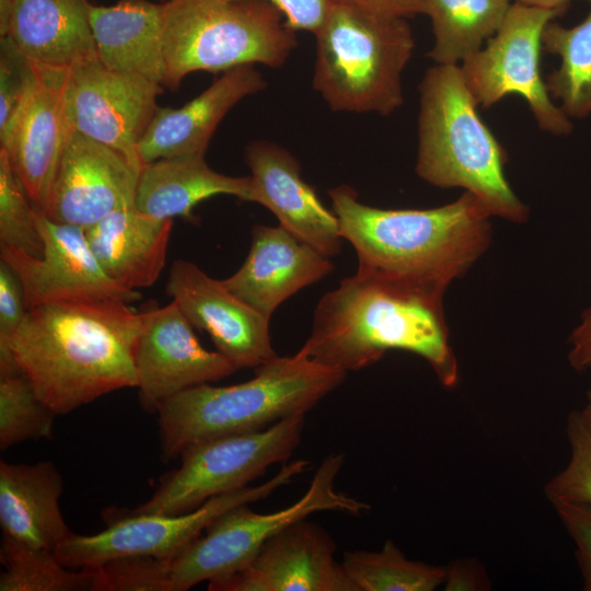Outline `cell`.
Instances as JSON below:
<instances>
[{
	"mask_svg": "<svg viewBox=\"0 0 591 591\" xmlns=\"http://www.w3.org/2000/svg\"><path fill=\"white\" fill-rule=\"evenodd\" d=\"M142 313L117 300L82 299L26 311L5 349L0 374L20 369L56 415L113 391L136 387L134 351Z\"/></svg>",
	"mask_w": 591,
	"mask_h": 591,
	"instance_id": "6da1fadb",
	"label": "cell"
},
{
	"mask_svg": "<svg viewBox=\"0 0 591 591\" xmlns=\"http://www.w3.org/2000/svg\"><path fill=\"white\" fill-rule=\"evenodd\" d=\"M445 289L357 273L325 293L298 354L345 372L360 370L397 349L418 355L445 387L459 381L443 309Z\"/></svg>",
	"mask_w": 591,
	"mask_h": 591,
	"instance_id": "7a4b0ae2",
	"label": "cell"
},
{
	"mask_svg": "<svg viewBox=\"0 0 591 591\" xmlns=\"http://www.w3.org/2000/svg\"><path fill=\"white\" fill-rule=\"evenodd\" d=\"M358 269L448 289L487 251L491 213L471 193L430 209H381L348 185L328 190Z\"/></svg>",
	"mask_w": 591,
	"mask_h": 591,
	"instance_id": "3957f363",
	"label": "cell"
},
{
	"mask_svg": "<svg viewBox=\"0 0 591 591\" xmlns=\"http://www.w3.org/2000/svg\"><path fill=\"white\" fill-rule=\"evenodd\" d=\"M343 370L300 354L278 357L255 369L246 382L201 384L178 393L158 412L162 457L172 460L209 439L259 431L306 414L346 378Z\"/></svg>",
	"mask_w": 591,
	"mask_h": 591,
	"instance_id": "277c9868",
	"label": "cell"
},
{
	"mask_svg": "<svg viewBox=\"0 0 591 591\" xmlns=\"http://www.w3.org/2000/svg\"><path fill=\"white\" fill-rule=\"evenodd\" d=\"M460 65H434L419 84L417 175L439 188H463L493 217L523 223L529 208L510 186L505 148L478 114Z\"/></svg>",
	"mask_w": 591,
	"mask_h": 591,
	"instance_id": "5b68a950",
	"label": "cell"
},
{
	"mask_svg": "<svg viewBox=\"0 0 591 591\" xmlns=\"http://www.w3.org/2000/svg\"><path fill=\"white\" fill-rule=\"evenodd\" d=\"M314 35L313 88L332 111L386 116L402 106V76L415 47L407 19L332 1Z\"/></svg>",
	"mask_w": 591,
	"mask_h": 591,
	"instance_id": "8992f818",
	"label": "cell"
},
{
	"mask_svg": "<svg viewBox=\"0 0 591 591\" xmlns=\"http://www.w3.org/2000/svg\"><path fill=\"white\" fill-rule=\"evenodd\" d=\"M163 86L176 90L195 71L285 65L298 42L268 0H171L162 3Z\"/></svg>",
	"mask_w": 591,
	"mask_h": 591,
	"instance_id": "52a82bcc",
	"label": "cell"
},
{
	"mask_svg": "<svg viewBox=\"0 0 591 591\" xmlns=\"http://www.w3.org/2000/svg\"><path fill=\"white\" fill-rule=\"evenodd\" d=\"M344 463L331 454L317 467L306 493L294 503L270 513H256L250 503L233 507L170 560L171 591H185L202 581L243 567L274 535L320 511L359 514L370 506L336 490L335 479Z\"/></svg>",
	"mask_w": 591,
	"mask_h": 591,
	"instance_id": "ba28073f",
	"label": "cell"
},
{
	"mask_svg": "<svg viewBox=\"0 0 591 591\" xmlns=\"http://www.w3.org/2000/svg\"><path fill=\"white\" fill-rule=\"evenodd\" d=\"M305 414L270 427L195 443L181 453L182 464L167 473L139 513L184 514L208 500L246 487L276 463L286 462L300 442Z\"/></svg>",
	"mask_w": 591,
	"mask_h": 591,
	"instance_id": "9c48e42d",
	"label": "cell"
},
{
	"mask_svg": "<svg viewBox=\"0 0 591 591\" xmlns=\"http://www.w3.org/2000/svg\"><path fill=\"white\" fill-rule=\"evenodd\" d=\"M309 462L297 460L283 464L268 482L215 497L199 508L176 515L139 513L134 509H107L106 529L91 534L71 533L55 551L69 568L100 567L111 559L147 555L173 559L224 511L266 498L305 472Z\"/></svg>",
	"mask_w": 591,
	"mask_h": 591,
	"instance_id": "30bf717a",
	"label": "cell"
},
{
	"mask_svg": "<svg viewBox=\"0 0 591 591\" xmlns=\"http://www.w3.org/2000/svg\"><path fill=\"white\" fill-rule=\"evenodd\" d=\"M567 9H544L514 2L485 45L461 65V71L477 105L488 108L505 96H522L538 128L554 136H568L571 119L548 93L540 71L545 26Z\"/></svg>",
	"mask_w": 591,
	"mask_h": 591,
	"instance_id": "8fae6325",
	"label": "cell"
},
{
	"mask_svg": "<svg viewBox=\"0 0 591 591\" xmlns=\"http://www.w3.org/2000/svg\"><path fill=\"white\" fill-rule=\"evenodd\" d=\"M163 85L99 61L69 69L67 115L72 131L121 153L139 172L138 147L160 107Z\"/></svg>",
	"mask_w": 591,
	"mask_h": 591,
	"instance_id": "7c38bea8",
	"label": "cell"
},
{
	"mask_svg": "<svg viewBox=\"0 0 591 591\" xmlns=\"http://www.w3.org/2000/svg\"><path fill=\"white\" fill-rule=\"evenodd\" d=\"M34 210L44 242L43 256L7 247H1L0 253L21 281L27 310L56 301L103 299L131 303L141 298L139 291L121 288L105 274L83 228L55 222Z\"/></svg>",
	"mask_w": 591,
	"mask_h": 591,
	"instance_id": "4fadbf2b",
	"label": "cell"
},
{
	"mask_svg": "<svg viewBox=\"0 0 591 591\" xmlns=\"http://www.w3.org/2000/svg\"><path fill=\"white\" fill-rule=\"evenodd\" d=\"M142 313L134 362L139 402L148 413L188 389L219 381L237 369L219 351L205 349L177 304Z\"/></svg>",
	"mask_w": 591,
	"mask_h": 591,
	"instance_id": "5bb4252c",
	"label": "cell"
},
{
	"mask_svg": "<svg viewBox=\"0 0 591 591\" xmlns=\"http://www.w3.org/2000/svg\"><path fill=\"white\" fill-rule=\"evenodd\" d=\"M69 69L33 62L30 88L0 135L2 148L32 205L44 211L71 131L67 115Z\"/></svg>",
	"mask_w": 591,
	"mask_h": 591,
	"instance_id": "9a60e30c",
	"label": "cell"
},
{
	"mask_svg": "<svg viewBox=\"0 0 591 591\" xmlns=\"http://www.w3.org/2000/svg\"><path fill=\"white\" fill-rule=\"evenodd\" d=\"M138 177L139 171L121 153L71 130L40 212L85 230L116 210L135 206Z\"/></svg>",
	"mask_w": 591,
	"mask_h": 591,
	"instance_id": "2e32d148",
	"label": "cell"
},
{
	"mask_svg": "<svg viewBox=\"0 0 591 591\" xmlns=\"http://www.w3.org/2000/svg\"><path fill=\"white\" fill-rule=\"evenodd\" d=\"M335 542L300 520L270 537L240 569L209 580V591H356L334 558Z\"/></svg>",
	"mask_w": 591,
	"mask_h": 591,
	"instance_id": "e0dca14e",
	"label": "cell"
},
{
	"mask_svg": "<svg viewBox=\"0 0 591 591\" xmlns=\"http://www.w3.org/2000/svg\"><path fill=\"white\" fill-rule=\"evenodd\" d=\"M165 290L192 326L207 332L217 351L237 370L256 369L277 356L270 341L269 320L196 264L176 259Z\"/></svg>",
	"mask_w": 591,
	"mask_h": 591,
	"instance_id": "ac0fdd59",
	"label": "cell"
},
{
	"mask_svg": "<svg viewBox=\"0 0 591 591\" xmlns=\"http://www.w3.org/2000/svg\"><path fill=\"white\" fill-rule=\"evenodd\" d=\"M252 197L269 209L279 225L326 257L343 248L339 221L302 178L298 160L285 148L265 140L245 149Z\"/></svg>",
	"mask_w": 591,
	"mask_h": 591,
	"instance_id": "d6986e66",
	"label": "cell"
},
{
	"mask_svg": "<svg viewBox=\"0 0 591 591\" xmlns=\"http://www.w3.org/2000/svg\"><path fill=\"white\" fill-rule=\"evenodd\" d=\"M334 265L281 225L255 224L243 265L224 286L266 318L299 290L322 280Z\"/></svg>",
	"mask_w": 591,
	"mask_h": 591,
	"instance_id": "ffe728a7",
	"label": "cell"
},
{
	"mask_svg": "<svg viewBox=\"0 0 591 591\" xmlns=\"http://www.w3.org/2000/svg\"><path fill=\"white\" fill-rule=\"evenodd\" d=\"M267 83L254 65L223 72L201 94L179 108L159 107L138 147L143 164L166 158L205 157L228 112Z\"/></svg>",
	"mask_w": 591,
	"mask_h": 591,
	"instance_id": "44dd1931",
	"label": "cell"
},
{
	"mask_svg": "<svg viewBox=\"0 0 591 591\" xmlns=\"http://www.w3.org/2000/svg\"><path fill=\"white\" fill-rule=\"evenodd\" d=\"M88 0H0V37L32 62L71 69L99 61Z\"/></svg>",
	"mask_w": 591,
	"mask_h": 591,
	"instance_id": "7402d4cb",
	"label": "cell"
},
{
	"mask_svg": "<svg viewBox=\"0 0 591 591\" xmlns=\"http://www.w3.org/2000/svg\"><path fill=\"white\" fill-rule=\"evenodd\" d=\"M62 477L49 462H0L2 535L33 548L54 552L72 532L60 511Z\"/></svg>",
	"mask_w": 591,
	"mask_h": 591,
	"instance_id": "603a6c76",
	"label": "cell"
},
{
	"mask_svg": "<svg viewBox=\"0 0 591 591\" xmlns=\"http://www.w3.org/2000/svg\"><path fill=\"white\" fill-rule=\"evenodd\" d=\"M173 219L146 215L135 206L116 210L85 235L105 274L128 290L152 286L162 273Z\"/></svg>",
	"mask_w": 591,
	"mask_h": 591,
	"instance_id": "cb8c5ba5",
	"label": "cell"
},
{
	"mask_svg": "<svg viewBox=\"0 0 591 591\" xmlns=\"http://www.w3.org/2000/svg\"><path fill=\"white\" fill-rule=\"evenodd\" d=\"M89 21L102 66L163 85L162 3L148 0H119L109 7L90 3Z\"/></svg>",
	"mask_w": 591,
	"mask_h": 591,
	"instance_id": "d4e9b609",
	"label": "cell"
},
{
	"mask_svg": "<svg viewBox=\"0 0 591 591\" xmlns=\"http://www.w3.org/2000/svg\"><path fill=\"white\" fill-rule=\"evenodd\" d=\"M216 195L251 201V177L213 171L205 157L166 158L142 165L135 207L159 219L190 218L194 207Z\"/></svg>",
	"mask_w": 591,
	"mask_h": 591,
	"instance_id": "484cf974",
	"label": "cell"
},
{
	"mask_svg": "<svg viewBox=\"0 0 591 591\" xmlns=\"http://www.w3.org/2000/svg\"><path fill=\"white\" fill-rule=\"evenodd\" d=\"M431 20L436 65H461L477 53L502 23L510 0H422Z\"/></svg>",
	"mask_w": 591,
	"mask_h": 591,
	"instance_id": "4316f807",
	"label": "cell"
},
{
	"mask_svg": "<svg viewBox=\"0 0 591 591\" xmlns=\"http://www.w3.org/2000/svg\"><path fill=\"white\" fill-rule=\"evenodd\" d=\"M588 15L577 25L566 27L555 20L543 31V49L560 58L557 69L546 77L553 100L570 118L591 114V0Z\"/></svg>",
	"mask_w": 591,
	"mask_h": 591,
	"instance_id": "83f0119b",
	"label": "cell"
},
{
	"mask_svg": "<svg viewBox=\"0 0 591 591\" xmlns=\"http://www.w3.org/2000/svg\"><path fill=\"white\" fill-rule=\"evenodd\" d=\"M1 591H103L100 567L69 568L54 552L33 548L2 535Z\"/></svg>",
	"mask_w": 591,
	"mask_h": 591,
	"instance_id": "f1b7e54d",
	"label": "cell"
},
{
	"mask_svg": "<svg viewBox=\"0 0 591 591\" xmlns=\"http://www.w3.org/2000/svg\"><path fill=\"white\" fill-rule=\"evenodd\" d=\"M341 566L356 591H432L447 579V567L410 560L393 541L376 552H345Z\"/></svg>",
	"mask_w": 591,
	"mask_h": 591,
	"instance_id": "f546056e",
	"label": "cell"
},
{
	"mask_svg": "<svg viewBox=\"0 0 591 591\" xmlns=\"http://www.w3.org/2000/svg\"><path fill=\"white\" fill-rule=\"evenodd\" d=\"M55 416L21 370L0 374L1 450L27 440L51 438Z\"/></svg>",
	"mask_w": 591,
	"mask_h": 591,
	"instance_id": "4dcf8cb0",
	"label": "cell"
},
{
	"mask_svg": "<svg viewBox=\"0 0 591 591\" xmlns=\"http://www.w3.org/2000/svg\"><path fill=\"white\" fill-rule=\"evenodd\" d=\"M34 206L0 148V246L42 257L44 242L36 227Z\"/></svg>",
	"mask_w": 591,
	"mask_h": 591,
	"instance_id": "1f68e13d",
	"label": "cell"
},
{
	"mask_svg": "<svg viewBox=\"0 0 591 591\" xmlns=\"http://www.w3.org/2000/svg\"><path fill=\"white\" fill-rule=\"evenodd\" d=\"M570 460L566 467L544 487L552 502L570 501L591 505V418L583 410H573L567 418Z\"/></svg>",
	"mask_w": 591,
	"mask_h": 591,
	"instance_id": "d6a6232c",
	"label": "cell"
},
{
	"mask_svg": "<svg viewBox=\"0 0 591 591\" xmlns=\"http://www.w3.org/2000/svg\"><path fill=\"white\" fill-rule=\"evenodd\" d=\"M170 560L147 555L111 559L100 566L103 591H171Z\"/></svg>",
	"mask_w": 591,
	"mask_h": 591,
	"instance_id": "836d02e7",
	"label": "cell"
},
{
	"mask_svg": "<svg viewBox=\"0 0 591 591\" xmlns=\"http://www.w3.org/2000/svg\"><path fill=\"white\" fill-rule=\"evenodd\" d=\"M33 78V62L7 36L0 37V135L20 107Z\"/></svg>",
	"mask_w": 591,
	"mask_h": 591,
	"instance_id": "e575fe53",
	"label": "cell"
},
{
	"mask_svg": "<svg viewBox=\"0 0 591 591\" xmlns=\"http://www.w3.org/2000/svg\"><path fill=\"white\" fill-rule=\"evenodd\" d=\"M553 505L576 545L583 590L591 591V505L570 501H558Z\"/></svg>",
	"mask_w": 591,
	"mask_h": 591,
	"instance_id": "d590c367",
	"label": "cell"
},
{
	"mask_svg": "<svg viewBox=\"0 0 591 591\" xmlns=\"http://www.w3.org/2000/svg\"><path fill=\"white\" fill-rule=\"evenodd\" d=\"M21 281L9 264L0 259V350L5 349L26 314Z\"/></svg>",
	"mask_w": 591,
	"mask_h": 591,
	"instance_id": "8d00e7d4",
	"label": "cell"
},
{
	"mask_svg": "<svg viewBox=\"0 0 591 591\" xmlns=\"http://www.w3.org/2000/svg\"><path fill=\"white\" fill-rule=\"evenodd\" d=\"M283 14L293 31L314 32L324 21L332 0H268Z\"/></svg>",
	"mask_w": 591,
	"mask_h": 591,
	"instance_id": "74e56055",
	"label": "cell"
},
{
	"mask_svg": "<svg viewBox=\"0 0 591 591\" xmlns=\"http://www.w3.org/2000/svg\"><path fill=\"white\" fill-rule=\"evenodd\" d=\"M359 10L387 18L408 19L424 14L422 0H332Z\"/></svg>",
	"mask_w": 591,
	"mask_h": 591,
	"instance_id": "f35d334b",
	"label": "cell"
},
{
	"mask_svg": "<svg viewBox=\"0 0 591 591\" xmlns=\"http://www.w3.org/2000/svg\"><path fill=\"white\" fill-rule=\"evenodd\" d=\"M569 344L570 366L577 371L591 367V306L582 313L580 324L569 337Z\"/></svg>",
	"mask_w": 591,
	"mask_h": 591,
	"instance_id": "ab89813d",
	"label": "cell"
},
{
	"mask_svg": "<svg viewBox=\"0 0 591 591\" xmlns=\"http://www.w3.org/2000/svg\"><path fill=\"white\" fill-rule=\"evenodd\" d=\"M517 2L544 8V9H567L571 0H515Z\"/></svg>",
	"mask_w": 591,
	"mask_h": 591,
	"instance_id": "60d3db41",
	"label": "cell"
},
{
	"mask_svg": "<svg viewBox=\"0 0 591 591\" xmlns=\"http://www.w3.org/2000/svg\"><path fill=\"white\" fill-rule=\"evenodd\" d=\"M582 410L591 418V390L587 393V403Z\"/></svg>",
	"mask_w": 591,
	"mask_h": 591,
	"instance_id": "b9f144b4",
	"label": "cell"
},
{
	"mask_svg": "<svg viewBox=\"0 0 591 591\" xmlns=\"http://www.w3.org/2000/svg\"><path fill=\"white\" fill-rule=\"evenodd\" d=\"M169 1H171V0H159L160 3H166Z\"/></svg>",
	"mask_w": 591,
	"mask_h": 591,
	"instance_id": "7bdbcfd3",
	"label": "cell"
}]
</instances>
